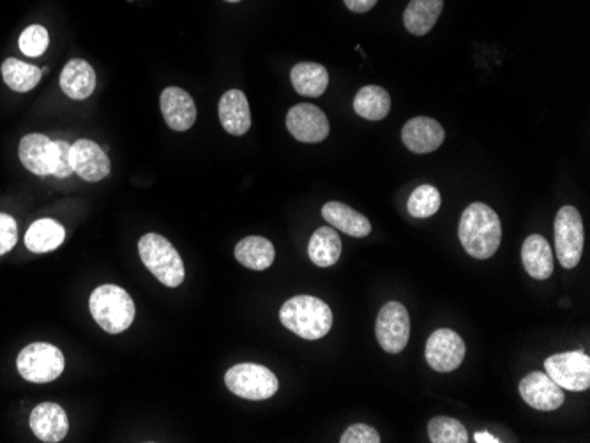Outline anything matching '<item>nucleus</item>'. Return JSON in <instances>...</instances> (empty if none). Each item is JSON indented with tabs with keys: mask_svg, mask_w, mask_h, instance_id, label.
Wrapping results in <instances>:
<instances>
[{
	"mask_svg": "<svg viewBox=\"0 0 590 443\" xmlns=\"http://www.w3.org/2000/svg\"><path fill=\"white\" fill-rule=\"evenodd\" d=\"M458 237L467 255L476 260H488L497 253L502 241L499 214L486 203H470L460 219Z\"/></svg>",
	"mask_w": 590,
	"mask_h": 443,
	"instance_id": "1",
	"label": "nucleus"
},
{
	"mask_svg": "<svg viewBox=\"0 0 590 443\" xmlns=\"http://www.w3.org/2000/svg\"><path fill=\"white\" fill-rule=\"evenodd\" d=\"M283 327L299 338L317 341L326 338L333 327V311L326 302L311 295H297L288 299L280 311Z\"/></svg>",
	"mask_w": 590,
	"mask_h": 443,
	"instance_id": "2",
	"label": "nucleus"
},
{
	"mask_svg": "<svg viewBox=\"0 0 590 443\" xmlns=\"http://www.w3.org/2000/svg\"><path fill=\"white\" fill-rule=\"evenodd\" d=\"M92 318L108 334L128 331L135 320V302L129 293L117 285H101L92 292L89 301Z\"/></svg>",
	"mask_w": 590,
	"mask_h": 443,
	"instance_id": "3",
	"label": "nucleus"
},
{
	"mask_svg": "<svg viewBox=\"0 0 590 443\" xmlns=\"http://www.w3.org/2000/svg\"><path fill=\"white\" fill-rule=\"evenodd\" d=\"M145 267L168 288H177L186 278L184 263L177 249L158 233H147L138 242Z\"/></svg>",
	"mask_w": 590,
	"mask_h": 443,
	"instance_id": "4",
	"label": "nucleus"
},
{
	"mask_svg": "<svg viewBox=\"0 0 590 443\" xmlns=\"http://www.w3.org/2000/svg\"><path fill=\"white\" fill-rule=\"evenodd\" d=\"M225 383L228 391L234 392L235 396L251 401L273 398L280 389V382L271 369L250 362L228 369Z\"/></svg>",
	"mask_w": 590,
	"mask_h": 443,
	"instance_id": "5",
	"label": "nucleus"
},
{
	"mask_svg": "<svg viewBox=\"0 0 590 443\" xmlns=\"http://www.w3.org/2000/svg\"><path fill=\"white\" fill-rule=\"evenodd\" d=\"M64 355L57 346L48 343H32L25 346L18 359V373L32 383H48L57 380L64 371Z\"/></svg>",
	"mask_w": 590,
	"mask_h": 443,
	"instance_id": "6",
	"label": "nucleus"
},
{
	"mask_svg": "<svg viewBox=\"0 0 590 443\" xmlns=\"http://www.w3.org/2000/svg\"><path fill=\"white\" fill-rule=\"evenodd\" d=\"M583 221L573 205H564L555 218V253L560 265L575 269L583 253Z\"/></svg>",
	"mask_w": 590,
	"mask_h": 443,
	"instance_id": "7",
	"label": "nucleus"
},
{
	"mask_svg": "<svg viewBox=\"0 0 590 443\" xmlns=\"http://www.w3.org/2000/svg\"><path fill=\"white\" fill-rule=\"evenodd\" d=\"M546 375L571 392L587 391L590 387V357L583 352L557 353L545 361Z\"/></svg>",
	"mask_w": 590,
	"mask_h": 443,
	"instance_id": "8",
	"label": "nucleus"
},
{
	"mask_svg": "<svg viewBox=\"0 0 590 443\" xmlns=\"http://www.w3.org/2000/svg\"><path fill=\"white\" fill-rule=\"evenodd\" d=\"M377 341L387 353H400L405 350L410 338V316L401 302H387L380 309L375 325Z\"/></svg>",
	"mask_w": 590,
	"mask_h": 443,
	"instance_id": "9",
	"label": "nucleus"
},
{
	"mask_svg": "<svg viewBox=\"0 0 590 443\" xmlns=\"http://www.w3.org/2000/svg\"><path fill=\"white\" fill-rule=\"evenodd\" d=\"M465 343L453 329H439L433 332L426 343V362L439 373H451L462 366L465 359Z\"/></svg>",
	"mask_w": 590,
	"mask_h": 443,
	"instance_id": "10",
	"label": "nucleus"
},
{
	"mask_svg": "<svg viewBox=\"0 0 590 443\" xmlns=\"http://www.w3.org/2000/svg\"><path fill=\"white\" fill-rule=\"evenodd\" d=\"M287 128L295 140L303 143L324 142L331 131L326 113L310 103H301L288 110Z\"/></svg>",
	"mask_w": 590,
	"mask_h": 443,
	"instance_id": "11",
	"label": "nucleus"
},
{
	"mask_svg": "<svg viewBox=\"0 0 590 443\" xmlns=\"http://www.w3.org/2000/svg\"><path fill=\"white\" fill-rule=\"evenodd\" d=\"M520 396L539 412H553L564 405V391L543 371H534L523 378Z\"/></svg>",
	"mask_w": 590,
	"mask_h": 443,
	"instance_id": "12",
	"label": "nucleus"
},
{
	"mask_svg": "<svg viewBox=\"0 0 590 443\" xmlns=\"http://www.w3.org/2000/svg\"><path fill=\"white\" fill-rule=\"evenodd\" d=\"M446 131L432 117H414L401 129V140L410 152L428 154L444 143Z\"/></svg>",
	"mask_w": 590,
	"mask_h": 443,
	"instance_id": "13",
	"label": "nucleus"
},
{
	"mask_svg": "<svg viewBox=\"0 0 590 443\" xmlns=\"http://www.w3.org/2000/svg\"><path fill=\"white\" fill-rule=\"evenodd\" d=\"M73 172L84 181L99 182L110 173V159L106 152L92 140H78L71 145Z\"/></svg>",
	"mask_w": 590,
	"mask_h": 443,
	"instance_id": "14",
	"label": "nucleus"
},
{
	"mask_svg": "<svg viewBox=\"0 0 590 443\" xmlns=\"http://www.w3.org/2000/svg\"><path fill=\"white\" fill-rule=\"evenodd\" d=\"M159 105L165 122L174 131H188L197 121L195 101L181 87H167L161 92Z\"/></svg>",
	"mask_w": 590,
	"mask_h": 443,
	"instance_id": "15",
	"label": "nucleus"
},
{
	"mask_svg": "<svg viewBox=\"0 0 590 443\" xmlns=\"http://www.w3.org/2000/svg\"><path fill=\"white\" fill-rule=\"evenodd\" d=\"M31 429L39 440L57 443L68 435L69 421L64 408L55 403H41L31 413Z\"/></svg>",
	"mask_w": 590,
	"mask_h": 443,
	"instance_id": "16",
	"label": "nucleus"
},
{
	"mask_svg": "<svg viewBox=\"0 0 590 443\" xmlns=\"http://www.w3.org/2000/svg\"><path fill=\"white\" fill-rule=\"evenodd\" d=\"M223 129L234 136H243L251 128L250 103L243 91L232 89L223 94L218 106Z\"/></svg>",
	"mask_w": 590,
	"mask_h": 443,
	"instance_id": "17",
	"label": "nucleus"
},
{
	"mask_svg": "<svg viewBox=\"0 0 590 443\" xmlns=\"http://www.w3.org/2000/svg\"><path fill=\"white\" fill-rule=\"evenodd\" d=\"M522 262L530 278L545 281L552 278L553 255L550 242L543 235H530L522 246Z\"/></svg>",
	"mask_w": 590,
	"mask_h": 443,
	"instance_id": "18",
	"label": "nucleus"
},
{
	"mask_svg": "<svg viewBox=\"0 0 590 443\" xmlns=\"http://www.w3.org/2000/svg\"><path fill=\"white\" fill-rule=\"evenodd\" d=\"M322 216L334 230L347 233L350 237L363 239L371 233V223L361 212L354 211L345 203L329 202L322 207Z\"/></svg>",
	"mask_w": 590,
	"mask_h": 443,
	"instance_id": "19",
	"label": "nucleus"
},
{
	"mask_svg": "<svg viewBox=\"0 0 590 443\" xmlns=\"http://www.w3.org/2000/svg\"><path fill=\"white\" fill-rule=\"evenodd\" d=\"M61 89L76 101L89 98L96 89V73L89 62L71 59L61 73Z\"/></svg>",
	"mask_w": 590,
	"mask_h": 443,
	"instance_id": "20",
	"label": "nucleus"
},
{
	"mask_svg": "<svg viewBox=\"0 0 590 443\" xmlns=\"http://www.w3.org/2000/svg\"><path fill=\"white\" fill-rule=\"evenodd\" d=\"M50 147H52V140L45 135L23 136L20 147H18V156L22 165L34 173V175H52L50 172Z\"/></svg>",
	"mask_w": 590,
	"mask_h": 443,
	"instance_id": "21",
	"label": "nucleus"
},
{
	"mask_svg": "<svg viewBox=\"0 0 590 443\" xmlns=\"http://www.w3.org/2000/svg\"><path fill=\"white\" fill-rule=\"evenodd\" d=\"M444 0H410L403 13L405 29L414 36H426L439 22Z\"/></svg>",
	"mask_w": 590,
	"mask_h": 443,
	"instance_id": "22",
	"label": "nucleus"
},
{
	"mask_svg": "<svg viewBox=\"0 0 590 443\" xmlns=\"http://www.w3.org/2000/svg\"><path fill=\"white\" fill-rule=\"evenodd\" d=\"M290 80L297 94L306 98H320L327 91L329 73L324 66L315 62H299L292 68Z\"/></svg>",
	"mask_w": 590,
	"mask_h": 443,
	"instance_id": "23",
	"label": "nucleus"
},
{
	"mask_svg": "<svg viewBox=\"0 0 590 443\" xmlns=\"http://www.w3.org/2000/svg\"><path fill=\"white\" fill-rule=\"evenodd\" d=\"M273 242L267 241L264 237H246L235 246V260L244 265L250 271H265L274 262Z\"/></svg>",
	"mask_w": 590,
	"mask_h": 443,
	"instance_id": "24",
	"label": "nucleus"
},
{
	"mask_svg": "<svg viewBox=\"0 0 590 443\" xmlns=\"http://www.w3.org/2000/svg\"><path fill=\"white\" fill-rule=\"evenodd\" d=\"M354 112L366 121H384L391 112V96L379 85H366L354 98Z\"/></svg>",
	"mask_w": 590,
	"mask_h": 443,
	"instance_id": "25",
	"label": "nucleus"
},
{
	"mask_svg": "<svg viewBox=\"0 0 590 443\" xmlns=\"http://www.w3.org/2000/svg\"><path fill=\"white\" fill-rule=\"evenodd\" d=\"M308 255L317 267H333L340 260L341 239L334 228L324 226L311 235Z\"/></svg>",
	"mask_w": 590,
	"mask_h": 443,
	"instance_id": "26",
	"label": "nucleus"
},
{
	"mask_svg": "<svg viewBox=\"0 0 590 443\" xmlns=\"http://www.w3.org/2000/svg\"><path fill=\"white\" fill-rule=\"evenodd\" d=\"M66 239V230L53 219H39L25 235V246L32 253H48L59 248Z\"/></svg>",
	"mask_w": 590,
	"mask_h": 443,
	"instance_id": "27",
	"label": "nucleus"
},
{
	"mask_svg": "<svg viewBox=\"0 0 590 443\" xmlns=\"http://www.w3.org/2000/svg\"><path fill=\"white\" fill-rule=\"evenodd\" d=\"M2 78L8 83L9 89L15 92H29L41 82L43 71L18 59H6L2 64Z\"/></svg>",
	"mask_w": 590,
	"mask_h": 443,
	"instance_id": "28",
	"label": "nucleus"
},
{
	"mask_svg": "<svg viewBox=\"0 0 590 443\" xmlns=\"http://www.w3.org/2000/svg\"><path fill=\"white\" fill-rule=\"evenodd\" d=\"M440 205H442V198H440L439 189L430 186V184H423V186L414 189V193L410 195L407 209H409L412 218L426 219L437 214Z\"/></svg>",
	"mask_w": 590,
	"mask_h": 443,
	"instance_id": "29",
	"label": "nucleus"
},
{
	"mask_svg": "<svg viewBox=\"0 0 590 443\" xmlns=\"http://www.w3.org/2000/svg\"><path fill=\"white\" fill-rule=\"evenodd\" d=\"M428 436L433 443H467L469 433L462 422L453 417H433L428 422Z\"/></svg>",
	"mask_w": 590,
	"mask_h": 443,
	"instance_id": "30",
	"label": "nucleus"
},
{
	"mask_svg": "<svg viewBox=\"0 0 590 443\" xmlns=\"http://www.w3.org/2000/svg\"><path fill=\"white\" fill-rule=\"evenodd\" d=\"M50 43V36L43 25H31L22 32L18 46L27 57H41Z\"/></svg>",
	"mask_w": 590,
	"mask_h": 443,
	"instance_id": "31",
	"label": "nucleus"
},
{
	"mask_svg": "<svg viewBox=\"0 0 590 443\" xmlns=\"http://www.w3.org/2000/svg\"><path fill=\"white\" fill-rule=\"evenodd\" d=\"M50 172L59 179H66L73 173L71 143L64 142V140L52 142V147H50Z\"/></svg>",
	"mask_w": 590,
	"mask_h": 443,
	"instance_id": "32",
	"label": "nucleus"
},
{
	"mask_svg": "<svg viewBox=\"0 0 590 443\" xmlns=\"http://www.w3.org/2000/svg\"><path fill=\"white\" fill-rule=\"evenodd\" d=\"M341 443H380L379 431L366 426V424H354L341 435Z\"/></svg>",
	"mask_w": 590,
	"mask_h": 443,
	"instance_id": "33",
	"label": "nucleus"
},
{
	"mask_svg": "<svg viewBox=\"0 0 590 443\" xmlns=\"http://www.w3.org/2000/svg\"><path fill=\"white\" fill-rule=\"evenodd\" d=\"M18 233H16L15 219L8 214H0V255H6L15 248Z\"/></svg>",
	"mask_w": 590,
	"mask_h": 443,
	"instance_id": "34",
	"label": "nucleus"
},
{
	"mask_svg": "<svg viewBox=\"0 0 590 443\" xmlns=\"http://www.w3.org/2000/svg\"><path fill=\"white\" fill-rule=\"evenodd\" d=\"M345 2V6H347L350 11H354V13H368L370 9L375 8L377 6V2L379 0H343Z\"/></svg>",
	"mask_w": 590,
	"mask_h": 443,
	"instance_id": "35",
	"label": "nucleus"
},
{
	"mask_svg": "<svg viewBox=\"0 0 590 443\" xmlns=\"http://www.w3.org/2000/svg\"><path fill=\"white\" fill-rule=\"evenodd\" d=\"M476 442L477 443H497L500 442L499 438H495V436L488 435V433H476Z\"/></svg>",
	"mask_w": 590,
	"mask_h": 443,
	"instance_id": "36",
	"label": "nucleus"
},
{
	"mask_svg": "<svg viewBox=\"0 0 590 443\" xmlns=\"http://www.w3.org/2000/svg\"><path fill=\"white\" fill-rule=\"evenodd\" d=\"M227 2H241V0H227Z\"/></svg>",
	"mask_w": 590,
	"mask_h": 443,
	"instance_id": "37",
	"label": "nucleus"
}]
</instances>
